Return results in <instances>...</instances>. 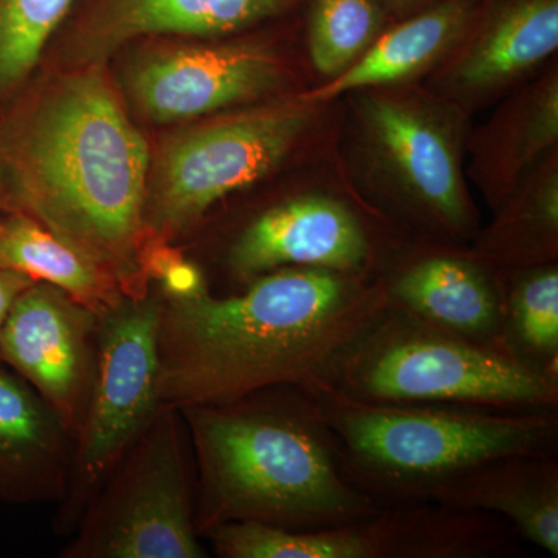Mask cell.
<instances>
[{
  "mask_svg": "<svg viewBox=\"0 0 558 558\" xmlns=\"http://www.w3.org/2000/svg\"><path fill=\"white\" fill-rule=\"evenodd\" d=\"M0 157L10 211L100 260L130 299L148 295L140 250L150 150L105 64L32 80L0 113Z\"/></svg>",
  "mask_w": 558,
  "mask_h": 558,
  "instance_id": "cell-1",
  "label": "cell"
},
{
  "mask_svg": "<svg viewBox=\"0 0 558 558\" xmlns=\"http://www.w3.org/2000/svg\"><path fill=\"white\" fill-rule=\"evenodd\" d=\"M387 310L380 277L288 267L226 296H161V407L222 405L264 389H329L333 368Z\"/></svg>",
  "mask_w": 558,
  "mask_h": 558,
  "instance_id": "cell-2",
  "label": "cell"
},
{
  "mask_svg": "<svg viewBox=\"0 0 558 558\" xmlns=\"http://www.w3.org/2000/svg\"><path fill=\"white\" fill-rule=\"evenodd\" d=\"M197 468L196 527L253 521L318 531L381 506L351 480L317 398L278 387L179 410Z\"/></svg>",
  "mask_w": 558,
  "mask_h": 558,
  "instance_id": "cell-3",
  "label": "cell"
},
{
  "mask_svg": "<svg viewBox=\"0 0 558 558\" xmlns=\"http://www.w3.org/2000/svg\"><path fill=\"white\" fill-rule=\"evenodd\" d=\"M351 480L384 506L432 501L490 459L558 451V410L371 403L312 392Z\"/></svg>",
  "mask_w": 558,
  "mask_h": 558,
  "instance_id": "cell-4",
  "label": "cell"
},
{
  "mask_svg": "<svg viewBox=\"0 0 558 558\" xmlns=\"http://www.w3.org/2000/svg\"><path fill=\"white\" fill-rule=\"evenodd\" d=\"M326 391L371 403L558 410V377L388 307L343 352Z\"/></svg>",
  "mask_w": 558,
  "mask_h": 558,
  "instance_id": "cell-5",
  "label": "cell"
},
{
  "mask_svg": "<svg viewBox=\"0 0 558 558\" xmlns=\"http://www.w3.org/2000/svg\"><path fill=\"white\" fill-rule=\"evenodd\" d=\"M180 411L161 407L80 519L68 558H204Z\"/></svg>",
  "mask_w": 558,
  "mask_h": 558,
  "instance_id": "cell-6",
  "label": "cell"
},
{
  "mask_svg": "<svg viewBox=\"0 0 558 558\" xmlns=\"http://www.w3.org/2000/svg\"><path fill=\"white\" fill-rule=\"evenodd\" d=\"M202 535L222 558H509L524 553L508 521L438 501L384 506L368 519L318 531L231 521Z\"/></svg>",
  "mask_w": 558,
  "mask_h": 558,
  "instance_id": "cell-7",
  "label": "cell"
},
{
  "mask_svg": "<svg viewBox=\"0 0 558 558\" xmlns=\"http://www.w3.org/2000/svg\"><path fill=\"white\" fill-rule=\"evenodd\" d=\"M304 106H269L171 132L150 156L145 222L172 242L209 208L269 174L310 124Z\"/></svg>",
  "mask_w": 558,
  "mask_h": 558,
  "instance_id": "cell-8",
  "label": "cell"
},
{
  "mask_svg": "<svg viewBox=\"0 0 558 558\" xmlns=\"http://www.w3.org/2000/svg\"><path fill=\"white\" fill-rule=\"evenodd\" d=\"M161 293L126 299L100 317L89 399L75 438L62 526L81 519L120 458L161 409Z\"/></svg>",
  "mask_w": 558,
  "mask_h": 558,
  "instance_id": "cell-9",
  "label": "cell"
},
{
  "mask_svg": "<svg viewBox=\"0 0 558 558\" xmlns=\"http://www.w3.org/2000/svg\"><path fill=\"white\" fill-rule=\"evenodd\" d=\"M363 134L371 159L387 178L389 208L421 241L462 247L475 240L478 215L459 161L449 120L424 102L391 95L362 100Z\"/></svg>",
  "mask_w": 558,
  "mask_h": 558,
  "instance_id": "cell-10",
  "label": "cell"
},
{
  "mask_svg": "<svg viewBox=\"0 0 558 558\" xmlns=\"http://www.w3.org/2000/svg\"><path fill=\"white\" fill-rule=\"evenodd\" d=\"M132 58L124 87L156 123H180L259 100L277 89L282 68L263 43L149 38Z\"/></svg>",
  "mask_w": 558,
  "mask_h": 558,
  "instance_id": "cell-11",
  "label": "cell"
},
{
  "mask_svg": "<svg viewBox=\"0 0 558 558\" xmlns=\"http://www.w3.org/2000/svg\"><path fill=\"white\" fill-rule=\"evenodd\" d=\"M220 260L236 290L288 267L379 277L388 263L368 220L328 194H300L260 209L234 230Z\"/></svg>",
  "mask_w": 558,
  "mask_h": 558,
  "instance_id": "cell-12",
  "label": "cell"
},
{
  "mask_svg": "<svg viewBox=\"0 0 558 558\" xmlns=\"http://www.w3.org/2000/svg\"><path fill=\"white\" fill-rule=\"evenodd\" d=\"M100 317L47 282L24 290L0 329V362L28 381L76 438L97 351Z\"/></svg>",
  "mask_w": 558,
  "mask_h": 558,
  "instance_id": "cell-13",
  "label": "cell"
},
{
  "mask_svg": "<svg viewBox=\"0 0 558 558\" xmlns=\"http://www.w3.org/2000/svg\"><path fill=\"white\" fill-rule=\"evenodd\" d=\"M296 0H76L53 39L65 68L105 64L130 44L149 38L216 39L258 27Z\"/></svg>",
  "mask_w": 558,
  "mask_h": 558,
  "instance_id": "cell-14",
  "label": "cell"
},
{
  "mask_svg": "<svg viewBox=\"0 0 558 558\" xmlns=\"http://www.w3.org/2000/svg\"><path fill=\"white\" fill-rule=\"evenodd\" d=\"M418 242L405 256L388 259L380 271L388 310L451 336L508 351L502 343L501 270L461 247Z\"/></svg>",
  "mask_w": 558,
  "mask_h": 558,
  "instance_id": "cell-15",
  "label": "cell"
},
{
  "mask_svg": "<svg viewBox=\"0 0 558 558\" xmlns=\"http://www.w3.org/2000/svg\"><path fill=\"white\" fill-rule=\"evenodd\" d=\"M75 439L28 381L0 362V499L10 505L68 494Z\"/></svg>",
  "mask_w": 558,
  "mask_h": 558,
  "instance_id": "cell-16",
  "label": "cell"
},
{
  "mask_svg": "<svg viewBox=\"0 0 558 558\" xmlns=\"http://www.w3.org/2000/svg\"><path fill=\"white\" fill-rule=\"evenodd\" d=\"M432 501L508 521L527 545L558 557V457L510 454L469 470Z\"/></svg>",
  "mask_w": 558,
  "mask_h": 558,
  "instance_id": "cell-17",
  "label": "cell"
},
{
  "mask_svg": "<svg viewBox=\"0 0 558 558\" xmlns=\"http://www.w3.org/2000/svg\"><path fill=\"white\" fill-rule=\"evenodd\" d=\"M558 47V0H498L454 61L449 83L464 94L498 89Z\"/></svg>",
  "mask_w": 558,
  "mask_h": 558,
  "instance_id": "cell-18",
  "label": "cell"
},
{
  "mask_svg": "<svg viewBox=\"0 0 558 558\" xmlns=\"http://www.w3.org/2000/svg\"><path fill=\"white\" fill-rule=\"evenodd\" d=\"M475 17V0H439L417 16L380 33L351 68L310 94L303 102L332 100L349 90L388 86L413 78L453 47Z\"/></svg>",
  "mask_w": 558,
  "mask_h": 558,
  "instance_id": "cell-19",
  "label": "cell"
},
{
  "mask_svg": "<svg viewBox=\"0 0 558 558\" xmlns=\"http://www.w3.org/2000/svg\"><path fill=\"white\" fill-rule=\"evenodd\" d=\"M0 269L54 286L98 317L130 299L105 264L22 211H0Z\"/></svg>",
  "mask_w": 558,
  "mask_h": 558,
  "instance_id": "cell-20",
  "label": "cell"
},
{
  "mask_svg": "<svg viewBox=\"0 0 558 558\" xmlns=\"http://www.w3.org/2000/svg\"><path fill=\"white\" fill-rule=\"evenodd\" d=\"M499 208L492 227L476 234L469 250L473 258L492 269L517 270L557 263L558 180H535L515 190Z\"/></svg>",
  "mask_w": 558,
  "mask_h": 558,
  "instance_id": "cell-21",
  "label": "cell"
},
{
  "mask_svg": "<svg viewBox=\"0 0 558 558\" xmlns=\"http://www.w3.org/2000/svg\"><path fill=\"white\" fill-rule=\"evenodd\" d=\"M502 343L513 355L558 377V267L501 270Z\"/></svg>",
  "mask_w": 558,
  "mask_h": 558,
  "instance_id": "cell-22",
  "label": "cell"
},
{
  "mask_svg": "<svg viewBox=\"0 0 558 558\" xmlns=\"http://www.w3.org/2000/svg\"><path fill=\"white\" fill-rule=\"evenodd\" d=\"M510 117L508 131H499L492 153L483 159V185L494 207H501L519 189L521 174L556 145L558 137L557 78H549L531 92L527 100Z\"/></svg>",
  "mask_w": 558,
  "mask_h": 558,
  "instance_id": "cell-23",
  "label": "cell"
},
{
  "mask_svg": "<svg viewBox=\"0 0 558 558\" xmlns=\"http://www.w3.org/2000/svg\"><path fill=\"white\" fill-rule=\"evenodd\" d=\"M76 0H0V113L35 76Z\"/></svg>",
  "mask_w": 558,
  "mask_h": 558,
  "instance_id": "cell-24",
  "label": "cell"
},
{
  "mask_svg": "<svg viewBox=\"0 0 558 558\" xmlns=\"http://www.w3.org/2000/svg\"><path fill=\"white\" fill-rule=\"evenodd\" d=\"M381 24L377 0H311L312 64L323 75H340L368 50Z\"/></svg>",
  "mask_w": 558,
  "mask_h": 558,
  "instance_id": "cell-25",
  "label": "cell"
},
{
  "mask_svg": "<svg viewBox=\"0 0 558 558\" xmlns=\"http://www.w3.org/2000/svg\"><path fill=\"white\" fill-rule=\"evenodd\" d=\"M163 299L185 300L207 292V281L196 264L185 258L175 263L159 281Z\"/></svg>",
  "mask_w": 558,
  "mask_h": 558,
  "instance_id": "cell-26",
  "label": "cell"
},
{
  "mask_svg": "<svg viewBox=\"0 0 558 558\" xmlns=\"http://www.w3.org/2000/svg\"><path fill=\"white\" fill-rule=\"evenodd\" d=\"M32 278L17 271L0 269V329L17 296L33 284Z\"/></svg>",
  "mask_w": 558,
  "mask_h": 558,
  "instance_id": "cell-27",
  "label": "cell"
},
{
  "mask_svg": "<svg viewBox=\"0 0 558 558\" xmlns=\"http://www.w3.org/2000/svg\"><path fill=\"white\" fill-rule=\"evenodd\" d=\"M11 201L9 185H7L5 170H3L2 157H0V211H10Z\"/></svg>",
  "mask_w": 558,
  "mask_h": 558,
  "instance_id": "cell-28",
  "label": "cell"
},
{
  "mask_svg": "<svg viewBox=\"0 0 558 558\" xmlns=\"http://www.w3.org/2000/svg\"><path fill=\"white\" fill-rule=\"evenodd\" d=\"M398 2H413V0H398Z\"/></svg>",
  "mask_w": 558,
  "mask_h": 558,
  "instance_id": "cell-29",
  "label": "cell"
}]
</instances>
